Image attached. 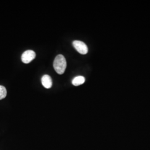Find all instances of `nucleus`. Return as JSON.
Returning <instances> with one entry per match:
<instances>
[{"instance_id": "nucleus-1", "label": "nucleus", "mask_w": 150, "mask_h": 150, "mask_svg": "<svg viewBox=\"0 0 150 150\" xmlns=\"http://www.w3.org/2000/svg\"><path fill=\"white\" fill-rule=\"evenodd\" d=\"M66 66V60L64 56L62 54L57 55L54 62V67L55 71L59 75H62L65 71Z\"/></svg>"}, {"instance_id": "nucleus-2", "label": "nucleus", "mask_w": 150, "mask_h": 150, "mask_svg": "<svg viewBox=\"0 0 150 150\" xmlns=\"http://www.w3.org/2000/svg\"><path fill=\"white\" fill-rule=\"evenodd\" d=\"M73 46L78 52L82 54H86L88 52V47L85 43L80 41L76 40L73 42Z\"/></svg>"}, {"instance_id": "nucleus-3", "label": "nucleus", "mask_w": 150, "mask_h": 150, "mask_svg": "<svg viewBox=\"0 0 150 150\" xmlns=\"http://www.w3.org/2000/svg\"><path fill=\"white\" fill-rule=\"evenodd\" d=\"M36 53L32 50H27L22 54V61L24 64H29L35 59Z\"/></svg>"}, {"instance_id": "nucleus-4", "label": "nucleus", "mask_w": 150, "mask_h": 150, "mask_svg": "<svg viewBox=\"0 0 150 150\" xmlns=\"http://www.w3.org/2000/svg\"><path fill=\"white\" fill-rule=\"evenodd\" d=\"M42 84L46 88H50L52 85V81L51 77L48 75H43L41 79Z\"/></svg>"}, {"instance_id": "nucleus-5", "label": "nucleus", "mask_w": 150, "mask_h": 150, "mask_svg": "<svg viewBox=\"0 0 150 150\" xmlns=\"http://www.w3.org/2000/svg\"><path fill=\"white\" fill-rule=\"evenodd\" d=\"M85 81V78L83 76H78L72 80V83L75 86H80L81 85L84 83Z\"/></svg>"}, {"instance_id": "nucleus-6", "label": "nucleus", "mask_w": 150, "mask_h": 150, "mask_svg": "<svg viewBox=\"0 0 150 150\" xmlns=\"http://www.w3.org/2000/svg\"><path fill=\"white\" fill-rule=\"evenodd\" d=\"M7 96V90L4 86L0 85V100L5 98Z\"/></svg>"}]
</instances>
